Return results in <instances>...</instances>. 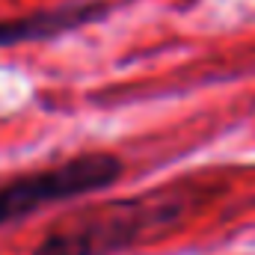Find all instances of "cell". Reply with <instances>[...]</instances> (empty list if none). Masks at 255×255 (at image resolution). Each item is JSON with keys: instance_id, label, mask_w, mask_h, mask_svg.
I'll return each instance as SVG.
<instances>
[{"instance_id": "obj_1", "label": "cell", "mask_w": 255, "mask_h": 255, "mask_svg": "<svg viewBox=\"0 0 255 255\" xmlns=\"http://www.w3.org/2000/svg\"><path fill=\"white\" fill-rule=\"evenodd\" d=\"M184 187H160L154 193L92 202L57 217L33 255H116L163 232L184 211Z\"/></svg>"}, {"instance_id": "obj_2", "label": "cell", "mask_w": 255, "mask_h": 255, "mask_svg": "<svg viewBox=\"0 0 255 255\" xmlns=\"http://www.w3.org/2000/svg\"><path fill=\"white\" fill-rule=\"evenodd\" d=\"M125 172L122 157L110 151H80L54 166L30 169L0 181V226L27 220L30 214L98 193L116 184Z\"/></svg>"}, {"instance_id": "obj_3", "label": "cell", "mask_w": 255, "mask_h": 255, "mask_svg": "<svg viewBox=\"0 0 255 255\" xmlns=\"http://www.w3.org/2000/svg\"><path fill=\"white\" fill-rule=\"evenodd\" d=\"M104 15H107V3L92 0V3H68L57 9H45V12L24 15V18H0V48H12L24 42H45V39L71 33L77 27L95 24Z\"/></svg>"}]
</instances>
